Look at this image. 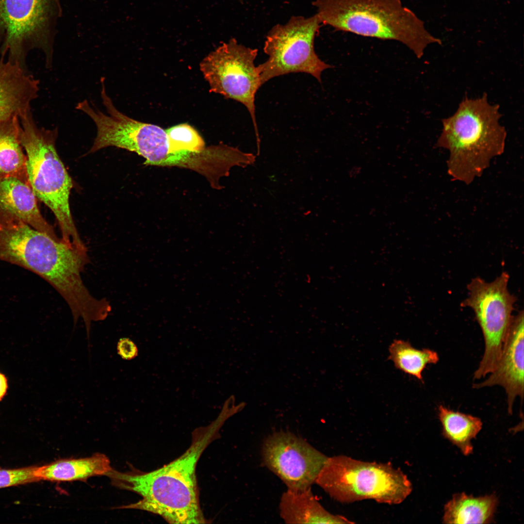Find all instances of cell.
I'll list each match as a JSON object with an SVG mask.
<instances>
[{"label":"cell","instance_id":"cell-1","mask_svg":"<svg viewBox=\"0 0 524 524\" xmlns=\"http://www.w3.org/2000/svg\"><path fill=\"white\" fill-rule=\"evenodd\" d=\"M230 416L222 409L210 425L194 431L191 444L183 454L159 469L147 473H121L112 469L106 475L114 485L142 497L120 508L147 511L172 524L206 523L199 505L196 467L204 450L217 437Z\"/></svg>","mask_w":524,"mask_h":524},{"label":"cell","instance_id":"cell-2","mask_svg":"<svg viewBox=\"0 0 524 524\" xmlns=\"http://www.w3.org/2000/svg\"><path fill=\"white\" fill-rule=\"evenodd\" d=\"M501 117L499 105L491 104L485 93L476 98L466 97L452 115L442 119L436 146L448 151L447 171L454 180L471 183L504 152L507 132Z\"/></svg>","mask_w":524,"mask_h":524},{"label":"cell","instance_id":"cell-3","mask_svg":"<svg viewBox=\"0 0 524 524\" xmlns=\"http://www.w3.org/2000/svg\"><path fill=\"white\" fill-rule=\"evenodd\" d=\"M312 5L321 24L335 31L399 42L418 58L429 44H442L401 0H315Z\"/></svg>","mask_w":524,"mask_h":524},{"label":"cell","instance_id":"cell-4","mask_svg":"<svg viewBox=\"0 0 524 524\" xmlns=\"http://www.w3.org/2000/svg\"><path fill=\"white\" fill-rule=\"evenodd\" d=\"M19 120L20 140L26 155L30 186L36 198L54 214L61 232V241L70 247L87 251L71 213L69 196L73 183L56 149L57 128L39 127L31 111Z\"/></svg>","mask_w":524,"mask_h":524},{"label":"cell","instance_id":"cell-5","mask_svg":"<svg viewBox=\"0 0 524 524\" xmlns=\"http://www.w3.org/2000/svg\"><path fill=\"white\" fill-rule=\"evenodd\" d=\"M315 483L342 503L372 499L397 505L412 490L407 476L390 463L365 461L344 455L328 457Z\"/></svg>","mask_w":524,"mask_h":524},{"label":"cell","instance_id":"cell-6","mask_svg":"<svg viewBox=\"0 0 524 524\" xmlns=\"http://www.w3.org/2000/svg\"><path fill=\"white\" fill-rule=\"evenodd\" d=\"M104 79L101 80V97L106 113L91 105L86 100L79 102L76 107L90 117L97 128V135L89 153L115 147L137 153L146 159L147 165L181 166V159L170 149L165 130L120 112L106 93Z\"/></svg>","mask_w":524,"mask_h":524},{"label":"cell","instance_id":"cell-7","mask_svg":"<svg viewBox=\"0 0 524 524\" xmlns=\"http://www.w3.org/2000/svg\"><path fill=\"white\" fill-rule=\"evenodd\" d=\"M0 260L28 269L54 288L66 285L76 268L74 250L21 220L0 223Z\"/></svg>","mask_w":524,"mask_h":524},{"label":"cell","instance_id":"cell-8","mask_svg":"<svg viewBox=\"0 0 524 524\" xmlns=\"http://www.w3.org/2000/svg\"><path fill=\"white\" fill-rule=\"evenodd\" d=\"M58 0H0V53L26 67L31 50L41 49L51 63L54 28L61 15Z\"/></svg>","mask_w":524,"mask_h":524},{"label":"cell","instance_id":"cell-9","mask_svg":"<svg viewBox=\"0 0 524 524\" xmlns=\"http://www.w3.org/2000/svg\"><path fill=\"white\" fill-rule=\"evenodd\" d=\"M321 23L315 14L293 16L284 24L269 31L263 51L267 60L257 66L262 85L278 76L302 72L321 82L322 72L331 66L322 61L314 49V40Z\"/></svg>","mask_w":524,"mask_h":524},{"label":"cell","instance_id":"cell-10","mask_svg":"<svg viewBox=\"0 0 524 524\" xmlns=\"http://www.w3.org/2000/svg\"><path fill=\"white\" fill-rule=\"evenodd\" d=\"M257 54V49L246 47L231 38L206 56L200 64V69L211 91L246 107L253 124L259 154L261 140L255 115V98L262 85L259 70L254 65Z\"/></svg>","mask_w":524,"mask_h":524},{"label":"cell","instance_id":"cell-11","mask_svg":"<svg viewBox=\"0 0 524 524\" xmlns=\"http://www.w3.org/2000/svg\"><path fill=\"white\" fill-rule=\"evenodd\" d=\"M509 275L503 272L494 280L487 282L479 277L467 285L469 296L461 303L472 308L481 328L485 351L474 374L480 379L491 373L499 360L513 318L516 297L508 289Z\"/></svg>","mask_w":524,"mask_h":524},{"label":"cell","instance_id":"cell-12","mask_svg":"<svg viewBox=\"0 0 524 524\" xmlns=\"http://www.w3.org/2000/svg\"><path fill=\"white\" fill-rule=\"evenodd\" d=\"M262 456L264 466L292 490L311 488L328 458L302 438L283 431L264 440Z\"/></svg>","mask_w":524,"mask_h":524},{"label":"cell","instance_id":"cell-13","mask_svg":"<svg viewBox=\"0 0 524 524\" xmlns=\"http://www.w3.org/2000/svg\"><path fill=\"white\" fill-rule=\"evenodd\" d=\"M524 311L513 316L511 323L495 369L482 382L474 384L479 389L502 386L507 394L508 412L511 414L516 397L524 398Z\"/></svg>","mask_w":524,"mask_h":524},{"label":"cell","instance_id":"cell-14","mask_svg":"<svg viewBox=\"0 0 524 524\" xmlns=\"http://www.w3.org/2000/svg\"><path fill=\"white\" fill-rule=\"evenodd\" d=\"M39 83L26 68L1 56L0 123L14 116L20 118L31 110V102L38 96Z\"/></svg>","mask_w":524,"mask_h":524},{"label":"cell","instance_id":"cell-15","mask_svg":"<svg viewBox=\"0 0 524 524\" xmlns=\"http://www.w3.org/2000/svg\"><path fill=\"white\" fill-rule=\"evenodd\" d=\"M21 220L56 240L53 228L42 215L29 184L14 177L0 179V222Z\"/></svg>","mask_w":524,"mask_h":524},{"label":"cell","instance_id":"cell-16","mask_svg":"<svg viewBox=\"0 0 524 524\" xmlns=\"http://www.w3.org/2000/svg\"><path fill=\"white\" fill-rule=\"evenodd\" d=\"M280 515L286 524H352L344 516L328 511L309 488L302 490L287 489L279 503Z\"/></svg>","mask_w":524,"mask_h":524},{"label":"cell","instance_id":"cell-17","mask_svg":"<svg viewBox=\"0 0 524 524\" xmlns=\"http://www.w3.org/2000/svg\"><path fill=\"white\" fill-rule=\"evenodd\" d=\"M112 469L108 458L97 454L88 458L61 459L37 466L36 475L39 481L67 482L106 475Z\"/></svg>","mask_w":524,"mask_h":524},{"label":"cell","instance_id":"cell-18","mask_svg":"<svg viewBox=\"0 0 524 524\" xmlns=\"http://www.w3.org/2000/svg\"><path fill=\"white\" fill-rule=\"evenodd\" d=\"M20 128L18 116L0 123V179L14 177L29 184L26 155L20 140Z\"/></svg>","mask_w":524,"mask_h":524},{"label":"cell","instance_id":"cell-19","mask_svg":"<svg viewBox=\"0 0 524 524\" xmlns=\"http://www.w3.org/2000/svg\"><path fill=\"white\" fill-rule=\"evenodd\" d=\"M498 500L494 494L475 497L455 494L444 507L445 524H488L493 519Z\"/></svg>","mask_w":524,"mask_h":524},{"label":"cell","instance_id":"cell-20","mask_svg":"<svg viewBox=\"0 0 524 524\" xmlns=\"http://www.w3.org/2000/svg\"><path fill=\"white\" fill-rule=\"evenodd\" d=\"M438 416L442 434L465 455L473 451L471 440L482 428L480 419L449 409L442 405L438 408Z\"/></svg>","mask_w":524,"mask_h":524},{"label":"cell","instance_id":"cell-21","mask_svg":"<svg viewBox=\"0 0 524 524\" xmlns=\"http://www.w3.org/2000/svg\"><path fill=\"white\" fill-rule=\"evenodd\" d=\"M389 359L395 367L403 372L423 381L422 373L428 364H436L439 358L437 353L429 349H417L408 341L395 340L389 348Z\"/></svg>","mask_w":524,"mask_h":524},{"label":"cell","instance_id":"cell-22","mask_svg":"<svg viewBox=\"0 0 524 524\" xmlns=\"http://www.w3.org/2000/svg\"><path fill=\"white\" fill-rule=\"evenodd\" d=\"M172 152L182 159L187 165L192 163V156L205 149V143L197 131L187 124H180L165 130Z\"/></svg>","mask_w":524,"mask_h":524},{"label":"cell","instance_id":"cell-23","mask_svg":"<svg viewBox=\"0 0 524 524\" xmlns=\"http://www.w3.org/2000/svg\"><path fill=\"white\" fill-rule=\"evenodd\" d=\"M37 466L0 469V489L38 482Z\"/></svg>","mask_w":524,"mask_h":524},{"label":"cell","instance_id":"cell-24","mask_svg":"<svg viewBox=\"0 0 524 524\" xmlns=\"http://www.w3.org/2000/svg\"><path fill=\"white\" fill-rule=\"evenodd\" d=\"M118 354L123 359L131 360L138 355V348L136 344L127 338L120 339L117 345Z\"/></svg>","mask_w":524,"mask_h":524},{"label":"cell","instance_id":"cell-25","mask_svg":"<svg viewBox=\"0 0 524 524\" xmlns=\"http://www.w3.org/2000/svg\"><path fill=\"white\" fill-rule=\"evenodd\" d=\"M7 388V380L4 376L0 373V400L5 394Z\"/></svg>","mask_w":524,"mask_h":524},{"label":"cell","instance_id":"cell-26","mask_svg":"<svg viewBox=\"0 0 524 524\" xmlns=\"http://www.w3.org/2000/svg\"><path fill=\"white\" fill-rule=\"evenodd\" d=\"M238 0V1H239V2H240V3H242V4H243V3H244V1H245V0Z\"/></svg>","mask_w":524,"mask_h":524}]
</instances>
